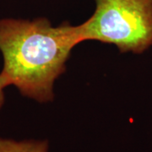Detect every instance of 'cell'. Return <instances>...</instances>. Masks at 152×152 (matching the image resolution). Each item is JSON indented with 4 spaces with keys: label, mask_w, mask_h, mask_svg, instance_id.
Returning <instances> with one entry per match:
<instances>
[{
    "label": "cell",
    "mask_w": 152,
    "mask_h": 152,
    "mask_svg": "<svg viewBox=\"0 0 152 152\" xmlns=\"http://www.w3.org/2000/svg\"><path fill=\"white\" fill-rule=\"evenodd\" d=\"M9 86H10V84H9L8 80L0 73V109L2 108L3 105L4 103V99H5L4 89Z\"/></svg>",
    "instance_id": "277c9868"
},
{
    "label": "cell",
    "mask_w": 152,
    "mask_h": 152,
    "mask_svg": "<svg viewBox=\"0 0 152 152\" xmlns=\"http://www.w3.org/2000/svg\"><path fill=\"white\" fill-rule=\"evenodd\" d=\"M81 42L80 25L53 26L46 18L2 19L1 74L23 96L40 103L52 102L55 80L65 71L71 51Z\"/></svg>",
    "instance_id": "6da1fadb"
},
{
    "label": "cell",
    "mask_w": 152,
    "mask_h": 152,
    "mask_svg": "<svg viewBox=\"0 0 152 152\" xmlns=\"http://www.w3.org/2000/svg\"><path fill=\"white\" fill-rule=\"evenodd\" d=\"M49 144L46 140H24L0 138V152H48Z\"/></svg>",
    "instance_id": "3957f363"
},
{
    "label": "cell",
    "mask_w": 152,
    "mask_h": 152,
    "mask_svg": "<svg viewBox=\"0 0 152 152\" xmlns=\"http://www.w3.org/2000/svg\"><path fill=\"white\" fill-rule=\"evenodd\" d=\"M96 10L80 25L82 41L113 44L141 53L152 45V0H95Z\"/></svg>",
    "instance_id": "7a4b0ae2"
}]
</instances>
